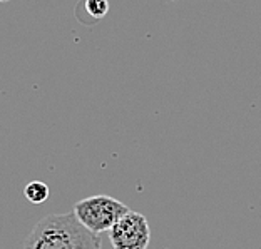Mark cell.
<instances>
[{
    "label": "cell",
    "instance_id": "obj_1",
    "mask_svg": "<svg viewBox=\"0 0 261 249\" xmlns=\"http://www.w3.org/2000/svg\"><path fill=\"white\" fill-rule=\"evenodd\" d=\"M22 249H102V241L74 212H61L40 219L23 241Z\"/></svg>",
    "mask_w": 261,
    "mask_h": 249
},
{
    "label": "cell",
    "instance_id": "obj_2",
    "mask_svg": "<svg viewBox=\"0 0 261 249\" xmlns=\"http://www.w3.org/2000/svg\"><path fill=\"white\" fill-rule=\"evenodd\" d=\"M130 209L111 196L99 194L82 199L74 206V214L92 233H109L111 228Z\"/></svg>",
    "mask_w": 261,
    "mask_h": 249
},
{
    "label": "cell",
    "instance_id": "obj_3",
    "mask_svg": "<svg viewBox=\"0 0 261 249\" xmlns=\"http://www.w3.org/2000/svg\"><path fill=\"white\" fill-rule=\"evenodd\" d=\"M109 239L114 249H147L151 241L149 223L139 212L129 211L111 228Z\"/></svg>",
    "mask_w": 261,
    "mask_h": 249
},
{
    "label": "cell",
    "instance_id": "obj_4",
    "mask_svg": "<svg viewBox=\"0 0 261 249\" xmlns=\"http://www.w3.org/2000/svg\"><path fill=\"white\" fill-rule=\"evenodd\" d=\"M49 186L42 181H31L23 189V196L29 199V203L32 204H42L49 199Z\"/></svg>",
    "mask_w": 261,
    "mask_h": 249
},
{
    "label": "cell",
    "instance_id": "obj_5",
    "mask_svg": "<svg viewBox=\"0 0 261 249\" xmlns=\"http://www.w3.org/2000/svg\"><path fill=\"white\" fill-rule=\"evenodd\" d=\"M86 10L87 14L94 19H102L109 12V2L108 0H86Z\"/></svg>",
    "mask_w": 261,
    "mask_h": 249
},
{
    "label": "cell",
    "instance_id": "obj_6",
    "mask_svg": "<svg viewBox=\"0 0 261 249\" xmlns=\"http://www.w3.org/2000/svg\"><path fill=\"white\" fill-rule=\"evenodd\" d=\"M4 2H10V0H0V4H4Z\"/></svg>",
    "mask_w": 261,
    "mask_h": 249
}]
</instances>
